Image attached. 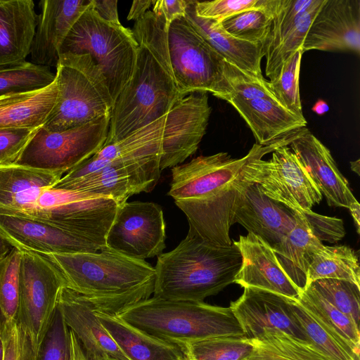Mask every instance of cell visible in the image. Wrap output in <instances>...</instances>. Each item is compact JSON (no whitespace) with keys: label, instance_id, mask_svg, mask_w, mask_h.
<instances>
[{"label":"cell","instance_id":"6da1fadb","mask_svg":"<svg viewBox=\"0 0 360 360\" xmlns=\"http://www.w3.org/2000/svg\"><path fill=\"white\" fill-rule=\"evenodd\" d=\"M132 32L138 44L135 65L130 79L114 102L103 146L165 116L184 97L172 71L164 21L148 11L135 21Z\"/></svg>","mask_w":360,"mask_h":360},{"label":"cell","instance_id":"7a4b0ae2","mask_svg":"<svg viewBox=\"0 0 360 360\" xmlns=\"http://www.w3.org/2000/svg\"><path fill=\"white\" fill-rule=\"evenodd\" d=\"M58 270L65 287L96 309L116 314L153 295L155 269L107 246L95 252L40 254Z\"/></svg>","mask_w":360,"mask_h":360},{"label":"cell","instance_id":"3957f363","mask_svg":"<svg viewBox=\"0 0 360 360\" xmlns=\"http://www.w3.org/2000/svg\"><path fill=\"white\" fill-rule=\"evenodd\" d=\"M242 263L238 247L211 244L189 228L172 250L158 256L153 296L203 302L234 283Z\"/></svg>","mask_w":360,"mask_h":360},{"label":"cell","instance_id":"277c9868","mask_svg":"<svg viewBox=\"0 0 360 360\" xmlns=\"http://www.w3.org/2000/svg\"><path fill=\"white\" fill-rule=\"evenodd\" d=\"M116 315L147 333L179 346L212 337H244L229 307L204 302L153 296L122 309Z\"/></svg>","mask_w":360,"mask_h":360},{"label":"cell","instance_id":"5b68a950","mask_svg":"<svg viewBox=\"0 0 360 360\" xmlns=\"http://www.w3.org/2000/svg\"><path fill=\"white\" fill-rule=\"evenodd\" d=\"M18 304L15 318L18 360H38L57 309L64 281L44 256L21 251Z\"/></svg>","mask_w":360,"mask_h":360},{"label":"cell","instance_id":"8992f818","mask_svg":"<svg viewBox=\"0 0 360 360\" xmlns=\"http://www.w3.org/2000/svg\"><path fill=\"white\" fill-rule=\"evenodd\" d=\"M56 80L58 96L45 130L65 131L111 116L114 102L106 79L90 55H60Z\"/></svg>","mask_w":360,"mask_h":360},{"label":"cell","instance_id":"52a82bcc","mask_svg":"<svg viewBox=\"0 0 360 360\" xmlns=\"http://www.w3.org/2000/svg\"><path fill=\"white\" fill-rule=\"evenodd\" d=\"M138 44L132 30L101 18L92 2L63 41L61 54H89L103 72L115 102L131 78Z\"/></svg>","mask_w":360,"mask_h":360},{"label":"cell","instance_id":"ba28073f","mask_svg":"<svg viewBox=\"0 0 360 360\" xmlns=\"http://www.w3.org/2000/svg\"><path fill=\"white\" fill-rule=\"evenodd\" d=\"M292 140L287 136L269 146L255 143L242 173L269 198L295 212H309L321 201L323 195L288 146Z\"/></svg>","mask_w":360,"mask_h":360},{"label":"cell","instance_id":"9c48e42d","mask_svg":"<svg viewBox=\"0 0 360 360\" xmlns=\"http://www.w3.org/2000/svg\"><path fill=\"white\" fill-rule=\"evenodd\" d=\"M167 46L174 76L183 96L191 93H211L225 100L231 94L224 75L225 60L184 17L169 25Z\"/></svg>","mask_w":360,"mask_h":360},{"label":"cell","instance_id":"30bf717a","mask_svg":"<svg viewBox=\"0 0 360 360\" xmlns=\"http://www.w3.org/2000/svg\"><path fill=\"white\" fill-rule=\"evenodd\" d=\"M110 117L103 116L61 131L40 127L15 165L67 174L102 148Z\"/></svg>","mask_w":360,"mask_h":360},{"label":"cell","instance_id":"8fae6325","mask_svg":"<svg viewBox=\"0 0 360 360\" xmlns=\"http://www.w3.org/2000/svg\"><path fill=\"white\" fill-rule=\"evenodd\" d=\"M165 238L160 206L151 202H125L118 207L105 244L123 255L145 260L162 252Z\"/></svg>","mask_w":360,"mask_h":360},{"label":"cell","instance_id":"7c38bea8","mask_svg":"<svg viewBox=\"0 0 360 360\" xmlns=\"http://www.w3.org/2000/svg\"><path fill=\"white\" fill-rule=\"evenodd\" d=\"M160 155L112 161L101 169L51 188L110 197L121 205L134 194L150 192L158 183Z\"/></svg>","mask_w":360,"mask_h":360},{"label":"cell","instance_id":"4fadbf2b","mask_svg":"<svg viewBox=\"0 0 360 360\" xmlns=\"http://www.w3.org/2000/svg\"><path fill=\"white\" fill-rule=\"evenodd\" d=\"M212 108L207 93H191L178 100L165 115L160 168L181 165L198 150L206 133Z\"/></svg>","mask_w":360,"mask_h":360},{"label":"cell","instance_id":"5bb4252c","mask_svg":"<svg viewBox=\"0 0 360 360\" xmlns=\"http://www.w3.org/2000/svg\"><path fill=\"white\" fill-rule=\"evenodd\" d=\"M293 302L271 291L247 287L229 307L246 339L255 338L266 330H279L308 341L295 314Z\"/></svg>","mask_w":360,"mask_h":360},{"label":"cell","instance_id":"9a60e30c","mask_svg":"<svg viewBox=\"0 0 360 360\" xmlns=\"http://www.w3.org/2000/svg\"><path fill=\"white\" fill-rule=\"evenodd\" d=\"M0 234L13 248L38 254L95 252L99 250L47 220L1 210Z\"/></svg>","mask_w":360,"mask_h":360},{"label":"cell","instance_id":"2e32d148","mask_svg":"<svg viewBox=\"0 0 360 360\" xmlns=\"http://www.w3.org/2000/svg\"><path fill=\"white\" fill-rule=\"evenodd\" d=\"M300 214L269 198L257 184L245 179L233 209L231 220L233 224H240L248 233L259 237L273 248L295 227Z\"/></svg>","mask_w":360,"mask_h":360},{"label":"cell","instance_id":"e0dca14e","mask_svg":"<svg viewBox=\"0 0 360 360\" xmlns=\"http://www.w3.org/2000/svg\"><path fill=\"white\" fill-rule=\"evenodd\" d=\"M250 156L233 158L224 152L199 156L172 168L167 195L174 201L201 200L220 191L234 180Z\"/></svg>","mask_w":360,"mask_h":360},{"label":"cell","instance_id":"ac0fdd59","mask_svg":"<svg viewBox=\"0 0 360 360\" xmlns=\"http://www.w3.org/2000/svg\"><path fill=\"white\" fill-rule=\"evenodd\" d=\"M360 53V1L325 0L307 32L302 51Z\"/></svg>","mask_w":360,"mask_h":360},{"label":"cell","instance_id":"d6986e66","mask_svg":"<svg viewBox=\"0 0 360 360\" xmlns=\"http://www.w3.org/2000/svg\"><path fill=\"white\" fill-rule=\"evenodd\" d=\"M119 205L110 197H93L39 210L32 218L52 222L101 249L106 246V237Z\"/></svg>","mask_w":360,"mask_h":360},{"label":"cell","instance_id":"ffe728a7","mask_svg":"<svg viewBox=\"0 0 360 360\" xmlns=\"http://www.w3.org/2000/svg\"><path fill=\"white\" fill-rule=\"evenodd\" d=\"M57 308L90 360H129L100 322L94 307L81 295L63 287Z\"/></svg>","mask_w":360,"mask_h":360},{"label":"cell","instance_id":"44dd1931","mask_svg":"<svg viewBox=\"0 0 360 360\" xmlns=\"http://www.w3.org/2000/svg\"><path fill=\"white\" fill-rule=\"evenodd\" d=\"M289 145L329 206L349 208L357 201L329 149L309 129H297Z\"/></svg>","mask_w":360,"mask_h":360},{"label":"cell","instance_id":"7402d4cb","mask_svg":"<svg viewBox=\"0 0 360 360\" xmlns=\"http://www.w3.org/2000/svg\"><path fill=\"white\" fill-rule=\"evenodd\" d=\"M238 247L242 263L234 283L271 291L297 301L300 291L281 267L273 249L259 237L248 233L240 236Z\"/></svg>","mask_w":360,"mask_h":360},{"label":"cell","instance_id":"603a6c76","mask_svg":"<svg viewBox=\"0 0 360 360\" xmlns=\"http://www.w3.org/2000/svg\"><path fill=\"white\" fill-rule=\"evenodd\" d=\"M90 3L91 0L40 1L41 13L30 53L32 63L56 68L63 41Z\"/></svg>","mask_w":360,"mask_h":360},{"label":"cell","instance_id":"cb8c5ba5","mask_svg":"<svg viewBox=\"0 0 360 360\" xmlns=\"http://www.w3.org/2000/svg\"><path fill=\"white\" fill-rule=\"evenodd\" d=\"M225 101L245 120L256 143L262 146L271 145L307 124L304 117L290 112L275 99L229 96Z\"/></svg>","mask_w":360,"mask_h":360},{"label":"cell","instance_id":"d4e9b609","mask_svg":"<svg viewBox=\"0 0 360 360\" xmlns=\"http://www.w3.org/2000/svg\"><path fill=\"white\" fill-rule=\"evenodd\" d=\"M63 174L30 167H0V210L32 217L41 193L51 188Z\"/></svg>","mask_w":360,"mask_h":360},{"label":"cell","instance_id":"484cf974","mask_svg":"<svg viewBox=\"0 0 360 360\" xmlns=\"http://www.w3.org/2000/svg\"><path fill=\"white\" fill-rule=\"evenodd\" d=\"M165 115L119 141L103 146L93 156L69 171L58 183L81 178L114 160L161 155Z\"/></svg>","mask_w":360,"mask_h":360},{"label":"cell","instance_id":"4316f807","mask_svg":"<svg viewBox=\"0 0 360 360\" xmlns=\"http://www.w3.org/2000/svg\"><path fill=\"white\" fill-rule=\"evenodd\" d=\"M32 0H0V66L25 62L38 15Z\"/></svg>","mask_w":360,"mask_h":360},{"label":"cell","instance_id":"83f0119b","mask_svg":"<svg viewBox=\"0 0 360 360\" xmlns=\"http://www.w3.org/2000/svg\"><path fill=\"white\" fill-rule=\"evenodd\" d=\"M194 1L190 0L184 18L192 28L224 60L239 69L258 77H263L261 61L267 46L239 40L221 27L220 22L198 17Z\"/></svg>","mask_w":360,"mask_h":360},{"label":"cell","instance_id":"f1b7e54d","mask_svg":"<svg viewBox=\"0 0 360 360\" xmlns=\"http://www.w3.org/2000/svg\"><path fill=\"white\" fill-rule=\"evenodd\" d=\"M95 311L129 360H186V354L179 345L147 333L116 314L96 309Z\"/></svg>","mask_w":360,"mask_h":360},{"label":"cell","instance_id":"f546056e","mask_svg":"<svg viewBox=\"0 0 360 360\" xmlns=\"http://www.w3.org/2000/svg\"><path fill=\"white\" fill-rule=\"evenodd\" d=\"M58 86L54 82L41 89L0 96V129H39L55 105Z\"/></svg>","mask_w":360,"mask_h":360},{"label":"cell","instance_id":"4dcf8cb0","mask_svg":"<svg viewBox=\"0 0 360 360\" xmlns=\"http://www.w3.org/2000/svg\"><path fill=\"white\" fill-rule=\"evenodd\" d=\"M322 244L314 234L304 212H300L295 227L272 248L281 267L300 292L307 287L311 254Z\"/></svg>","mask_w":360,"mask_h":360},{"label":"cell","instance_id":"1f68e13d","mask_svg":"<svg viewBox=\"0 0 360 360\" xmlns=\"http://www.w3.org/2000/svg\"><path fill=\"white\" fill-rule=\"evenodd\" d=\"M247 340L252 351L245 360H331L311 342L279 330Z\"/></svg>","mask_w":360,"mask_h":360},{"label":"cell","instance_id":"d6a6232c","mask_svg":"<svg viewBox=\"0 0 360 360\" xmlns=\"http://www.w3.org/2000/svg\"><path fill=\"white\" fill-rule=\"evenodd\" d=\"M323 278L346 280L360 286L358 255L346 245H321L311 256L307 286L311 282Z\"/></svg>","mask_w":360,"mask_h":360},{"label":"cell","instance_id":"836d02e7","mask_svg":"<svg viewBox=\"0 0 360 360\" xmlns=\"http://www.w3.org/2000/svg\"><path fill=\"white\" fill-rule=\"evenodd\" d=\"M295 314L308 341L331 360H360L352 347L334 330L294 300Z\"/></svg>","mask_w":360,"mask_h":360},{"label":"cell","instance_id":"e575fe53","mask_svg":"<svg viewBox=\"0 0 360 360\" xmlns=\"http://www.w3.org/2000/svg\"><path fill=\"white\" fill-rule=\"evenodd\" d=\"M306 310L319 319L345 340L360 354L359 326L308 285L297 300Z\"/></svg>","mask_w":360,"mask_h":360},{"label":"cell","instance_id":"d590c367","mask_svg":"<svg viewBox=\"0 0 360 360\" xmlns=\"http://www.w3.org/2000/svg\"><path fill=\"white\" fill-rule=\"evenodd\" d=\"M278 4L279 0H276V4L269 8L244 11L222 20L220 24L227 33L239 40L268 46Z\"/></svg>","mask_w":360,"mask_h":360},{"label":"cell","instance_id":"8d00e7d4","mask_svg":"<svg viewBox=\"0 0 360 360\" xmlns=\"http://www.w3.org/2000/svg\"><path fill=\"white\" fill-rule=\"evenodd\" d=\"M186 356L196 360H245L252 345L244 337L218 336L184 342Z\"/></svg>","mask_w":360,"mask_h":360},{"label":"cell","instance_id":"74e56055","mask_svg":"<svg viewBox=\"0 0 360 360\" xmlns=\"http://www.w3.org/2000/svg\"><path fill=\"white\" fill-rule=\"evenodd\" d=\"M55 78L50 68L32 62L0 66V96L41 89L52 84Z\"/></svg>","mask_w":360,"mask_h":360},{"label":"cell","instance_id":"f35d334b","mask_svg":"<svg viewBox=\"0 0 360 360\" xmlns=\"http://www.w3.org/2000/svg\"><path fill=\"white\" fill-rule=\"evenodd\" d=\"M324 1L317 0L311 8L298 18L279 45L266 54L265 74L270 81L276 79L284 63L298 50H302L311 22Z\"/></svg>","mask_w":360,"mask_h":360},{"label":"cell","instance_id":"ab89813d","mask_svg":"<svg viewBox=\"0 0 360 360\" xmlns=\"http://www.w3.org/2000/svg\"><path fill=\"white\" fill-rule=\"evenodd\" d=\"M303 51L300 49L283 65L276 79L267 86L278 103L290 112L304 117L300 94V70Z\"/></svg>","mask_w":360,"mask_h":360},{"label":"cell","instance_id":"60d3db41","mask_svg":"<svg viewBox=\"0 0 360 360\" xmlns=\"http://www.w3.org/2000/svg\"><path fill=\"white\" fill-rule=\"evenodd\" d=\"M308 285L359 326L360 286L346 280L323 278Z\"/></svg>","mask_w":360,"mask_h":360},{"label":"cell","instance_id":"b9f144b4","mask_svg":"<svg viewBox=\"0 0 360 360\" xmlns=\"http://www.w3.org/2000/svg\"><path fill=\"white\" fill-rule=\"evenodd\" d=\"M22 252L13 248L0 261V322H15L19 296Z\"/></svg>","mask_w":360,"mask_h":360},{"label":"cell","instance_id":"7bdbcfd3","mask_svg":"<svg viewBox=\"0 0 360 360\" xmlns=\"http://www.w3.org/2000/svg\"><path fill=\"white\" fill-rule=\"evenodd\" d=\"M316 1L279 0L273 18L266 54L274 51L279 45L298 18L311 8Z\"/></svg>","mask_w":360,"mask_h":360},{"label":"cell","instance_id":"ee69618b","mask_svg":"<svg viewBox=\"0 0 360 360\" xmlns=\"http://www.w3.org/2000/svg\"><path fill=\"white\" fill-rule=\"evenodd\" d=\"M276 3V0L195 1L194 8L198 17L221 22L244 11L271 8Z\"/></svg>","mask_w":360,"mask_h":360},{"label":"cell","instance_id":"f6af8a7d","mask_svg":"<svg viewBox=\"0 0 360 360\" xmlns=\"http://www.w3.org/2000/svg\"><path fill=\"white\" fill-rule=\"evenodd\" d=\"M224 75L231 88V94L226 98L229 96L244 99L269 98L276 100L268 88V81L264 77H256L226 61L224 62Z\"/></svg>","mask_w":360,"mask_h":360},{"label":"cell","instance_id":"bcb514c9","mask_svg":"<svg viewBox=\"0 0 360 360\" xmlns=\"http://www.w3.org/2000/svg\"><path fill=\"white\" fill-rule=\"evenodd\" d=\"M69 328L58 309L43 340L38 360H69Z\"/></svg>","mask_w":360,"mask_h":360},{"label":"cell","instance_id":"7dc6e473","mask_svg":"<svg viewBox=\"0 0 360 360\" xmlns=\"http://www.w3.org/2000/svg\"><path fill=\"white\" fill-rule=\"evenodd\" d=\"M39 129H0V167L15 165Z\"/></svg>","mask_w":360,"mask_h":360},{"label":"cell","instance_id":"c3c4849f","mask_svg":"<svg viewBox=\"0 0 360 360\" xmlns=\"http://www.w3.org/2000/svg\"><path fill=\"white\" fill-rule=\"evenodd\" d=\"M315 236L321 242L331 243L341 240L345 235L343 221L336 217L319 214L313 211L304 212Z\"/></svg>","mask_w":360,"mask_h":360},{"label":"cell","instance_id":"681fc988","mask_svg":"<svg viewBox=\"0 0 360 360\" xmlns=\"http://www.w3.org/2000/svg\"><path fill=\"white\" fill-rule=\"evenodd\" d=\"M190 0H158L153 1V10L155 15L165 23L166 30L176 19L184 17Z\"/></svg>","mask_w":360,"mask_h":360},{"label":"cell","instance_id":"f907efd6","mask_svg":"<svg viewBox=\"0 0 360 360\" xmlns=\"http://www.w3.org/2000/svg\"><path fill=\"white\" fill-rule=\"evenodd\" d=\"M4 344V360H18L16 328L15 322H0Z\"/></svg>","mask_w":360,"mask_h":360},{"label":"cell","instance_id":"816d5d0a","mask_svg":"<svg viewBox=\"0 0 360 360\" xmlns=\"http://www.w3.org/2000/svg\"><path fill=\"white\" fill-rule=\"evenodd\" d=\"M91 2L94 10L101 18L114 25H121L118 18L117 1L91 0Z\"/></svg>","mask_w":360,"mask_h":360},{"label":"cell","instance_id":"f5cc1de1","mask_svg":"<svg viewBox=\"0 0 360 360\" xmlns=\"http://www.w3.org/2000/svg\"><path fill=\"white\" fill-rule=\"evenodd\" d=\"M153 0H136L132 2L127 19L138 20L141 18L153 6Z\"/></svg>","mask_w":360,"mask_h":360},{"label":"cell","instance_id":"db71d44e","mask_svg":"<svg viewBox=\"0 0 360 360\" xmlns=\"http://www.w3.org/2000/svg\"><path fill=\"white\" fill-rule=\"evenodd\" d=\"M70 358L69 360H90L84 352L74 333L69 329Z\"/></svg>","mask_w":360,"mask_h":360},{"label":"cell","instance_id":"11a10c76","mask_svg":"<svg viewBox=\"0 0 360 360\" xmlns=\"http://www.w3.org/2000/svg\"><path fill=\"white\" fill-rule=\"evenodd\" d=\"M353 217L357 233H360V205L358 201L348 208Z\"/></svg>","mask_w":360,"mask_h":360},{"label":"cell","instance_id":"9f6ffc18","mask_svg":"<svg viewBox=\"0 0 360 360\" xmlns=\"http://www.w3.org/2000/svg\"><path fill=\"white\" fill-rule=\"evenodd\" d=\"M13 247L0 234V261L2 260Z\"/></svg>","mask_w":360,"mask_h":360},{"label":"cell","instance_id":"6f0895ef","mask_svg":"<svg viewBox=\"0 0 360 360\" xmlns=\"http://www.w3.org/2000/svg\"><path fill=\"white\" fill-rule=\"evenodd\" d=\"M329 110V106L323 100H319L312 107V110L317 115L325 114Z\"/></svg>","mask_w":360,"mask_h":360},{"label":"cell","instance_id":"680465c9","mask_svg":"<svg viewBox=\"0 0 360 360\" xmlns=\"http://www.w3.org/2000/svg\"><path fill=\"white\" fill-rule=\"evenodd\" d=\"M351 169L353 172H354L357 175H360L359 171H360V164H359V159H358L356 161H352L350 162Z\"/></svg>","mask_w":360,"mask_h":360},{"label":"cell","instance_id":"91938a15","mask_svg":"<svg viewBox=\"0 0 360 360\" xmlns=\"http://www.w3.org/2000/svg\"><path fill=\"white\" fill-rule=\"evenodd\" d=\"M4 344L2 338L1 328L0 325V360H4Z\"/></svg>","mask_w":360,"mask_h":360},{"label":"cell","instance_id":"94428289","mask_svg":"<svg viewBox=\"0 0 360 360\" xmlns=\"http://www.w3.org/2000/svg\"><path fill=\"white\" fill-rule=\"evenodd\" d=\"M186 360H196V359H193V358H191V357H188V356H187Z\"/></svg>","mask_w":360,"mask_h":360}]
</instances>
